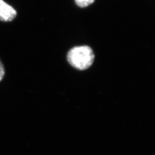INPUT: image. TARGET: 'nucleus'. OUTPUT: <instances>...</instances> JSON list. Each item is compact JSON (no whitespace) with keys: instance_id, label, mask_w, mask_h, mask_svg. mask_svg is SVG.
<instances>
[{"instance_id":"nucleus-3","label":"nucleus","mask_w":155,"mask_h":155,"mask_svg":"<svg viewBox=\"0 0 155 155\" xmlns=\"http://www.w3.org/2000/svg\"><path fill=\"white\" fill-rule=\"evenodd\" d=\"M95 0H75L76 4L81 8H84L91 5Z\"/></svg>"},{"instance_id":"nucleus-4","label":"nucleus","mask_w":155,"mask_h":155,"mask_svg":"<svg viewBox=\"0 0 155 155\" xmlns=\"http://www.w3.org/2000/svg\"><path fill=\"white\" fill-rule=\"evenodd\" d=\"M5 75V70L4 66V64H2V61H0V82L2 81L4 79V76Z\"/></svg>"},{"instance_id":"nucleus-1","label":"nucleus","mask_w":155,"mask_h":155,"mask_svg":"<svg viewBox=\"0 0 155 155\" xmlns=\"http://www.w3.org/2000/svg\"><path fill=\"white\" fill-rule=\"evenodd\" d=\"M94 58L93 50L86 45L73 48L68 52L67 56L70 64L80 70H86L91 66Z\"/></svg>"},{"instance_id":"nucleus-2","label":"nucleus","mask_w":155,"mask_h":155,"mask_svg":"<svg viewBox=\"0 0 155 155\" xmlns=\"http://www.w3.org/2000/svg\"><path fill=\"white\" fill-rule=\"evenodd\" d=\"M17 16L16 10L6 3L3 0H0V21H11Z\"/></svg>"}]
</instances>
